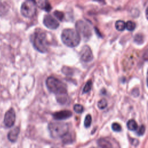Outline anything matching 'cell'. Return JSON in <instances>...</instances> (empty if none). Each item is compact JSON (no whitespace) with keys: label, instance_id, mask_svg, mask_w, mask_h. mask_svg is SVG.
I'll return each mask as SVG.
<instances>
[{"label":"cell","instance_id":"obj_1","mask_svg":"<svg viewBox=\"0 0 148 148\" xmlns=\"http://www.w3.org/2000/svg\"><path fill=\"white\" fill-rule=\"evenodd\" d=\"M34 47L38 51L45 53L49 50V42L46 34L41 30H36L30 37Z\"/></svg>","mask_w":148,"mask_h":148},{"label":"cell","instance_id":"obj_2","mask_svg":"<svg viewBox=\"0 0 148 148\" xmlns=\"http://www.w3.org/2000/svg\"><path fill=\"white\" fill-rule=\"evenodd\" d=\"M46 85L48 90L56 94V96L67 94L66 85L54 76H49L47 78Z\"/></svg>","mask_w":148,"mask_h":148},{"label":"cell","instance_id":"obj_3","mask_svg":"<svg viewBox=\"0 0 148 148\" xmlns=\"http://www.w3.org/2000/svg\"><path fill=\"white\" fill-rule=\"evenodd\" d=\"M61 38L63 43L69 47L77 46L81 39L76 31L72 28L64 29L62 31Z\"/></svg>","mask_w":148,"mask_h":148},{"label":"cell","instance_id":"obj_4","mask_svg":"<svg viewBox=\"0 0 148 148\" xmlns=\"http://www.w3.org/2000/svg\"><path fill=\"white\" fill-rule=\"evenodd\" d=\"M48 130L52 138H63L68 133L69 126L65 123L51 122L48 125Z\"/></svg>","mask_w":148,"mask_h":148},{"label":"cell","instance_id":"obj_5","mask_svg":"<svg viewBox=\"0 0 148 148\" xmlns=\"http://www.w3.org/2000/svg\"><path fill=\"white\" fill-rule=\"evenodd\" d=\"M76 31L84 40H88L92 36V29L90 25L86 21L79 20L76 21L75 24Z\"/></svg>","mask_w":148,"mask_h":148},{"label":"cell","instance_id":"obj_6","mask_svg":"<svg viewBox=\"0 0 148 148\" xmlns=\"http://www.w3.org/2000/svg\"><path fill=\"white\" fill-rule=\"evenodd\" d=\"M20 11L24 17L26 18L33 17L36 13L35 1L30 0L24 1L21 6Z\"/></svg>","mask_w":148,"mask_h":148},{"label":"cell","instance_id":"obj_7","mask_svg":"<svg viewBox=\"0 0 148 148\" xmlns=\"http://www.w3.org/2000/svg\"><path fill=\"white\" fill-rule=\"evenodd\" d=\"M43 23L45 27L51 29H56L60 25L58 21L50 14H46L44 16Z\"/></svg>","mask_w":148,"mask_h":148},{"label":"cell","instance_id":"obj_8","mask_svg":"<svg viewBox=\"0 0 148 148\" xmlns=\"http://www.w3.org/2000/svg\"><path fill=\"white\" fill-rule=\"evenodd\" d=\"M80 56L81 60L85 62H90L93 59V54L91 48L87 46H84L80 52Z\"/></svg>","mask_w":148,"mask_h":148},{"label":"cell","instance_id":"obj_9","mask_svg":"<svg viewBox=\"0 0 148 148\" xmlns=\"http://www.w3.org/2000/svg\"><path fill=\"white\" fill-rule=\"evenodd\" d=\"M16 120V113L13 108L9 109L5 113L4 117V124L7 127H12Z\"/></svg>","mask_w":148,"mask_h":148},{"label":"cell","instance_id":"obj_10","mask_svg":"<svg viewBox=\"0 0 148 148\" xmlns=\"http://www.w3.org/2000/svg\"><path fill=\"white\" fill-rule=\"evenodd\" d=\"M72 116V112L68 110H61L53 114V118L56 120H63L69 119Z\"/></svg>","mask_w":148,"mask_h":148},{"label":"cell","instance_id":"obj_11","mask_svg":"<svg viewBox=\"0 0 148 148\" xmlns=\"http://www.w3.org/2000/svg\"><path fill=\"white\" fill-rule=\"evenodd\" d=\"M20 133V128L18 127H16L10 131L8 134V139L12 142H15L17 138L18 134Z\"/></svg>","mask_w":148,"mask_h":148},{"label":"cell","instance_id":"obj_12","mask_svg":"<svg viewBox=\"0 0 148 148\" xmlns=\"http://www.w3.org/2000/svg\"><path fill=\"white\" fill-rule=\"evenodd\" d=\"M35 3L36 6H38L39 8L42 9V10H44L46 12H49L52 9L50 3L47 1H35Z\"/></svg>","mask_w":148,"mask_h":148},{"label":"cell","instance_id":"obj_13","mask_svg":"<svg viewBox=\"0 0 148 148\" xmlns=\"http://www.w3.org/2000/svg\"><path fill=\"white\" fill-rule=\"evenodd\" d=\"M97 144L101 148H112V143L105 138H100L97 140Z\"/></svg>","mask_w":148,"mask_h":148},{"label":"cell","instance_id":"obj_14","mask_svg":"<svg viewBox=\"0 0 148 148\" xmlns=\"http://www.w3.org/2000/svg\"><path fill=\"white\" fill-rule=\"evenodd\" d=\"M127 126L128 129L131 131H135L138 129V127L136 122L133 119H131L128 121L127 123Z\"/></svg>","mask_w":148,"mask_h":148},{"label":"cell","instance_id":"obj_15","mask_svg":"<svg viewBox=\"0 0 148 148\" xmlns=\"http://www.w3.org/2000/svg\"><path fill=\"white\" fill-rule=\"evenodd\" d=\"M115 28L119 31H123L125 29V23L123 20H117L115 23Z\"/></svg>","mask_w":148,"mask_h":148},{"label":"cell","instance_id":"obj_16","mask_svg":"<svg viewBox=\"0 0 148 148\" xmlns=\"http://www.w3.org/2000/svg\"><path fill=\"white\" fill-rule=\"evenodd\" d=\"M134 42L138 45H141L143 43L144 37L142 34H137L134 36Z\"/></svg>","mask_w":148,"mask_h":148},{"label":"cell","instance_id":"obj_17","mask_svg":"<svg viewBox=\"0 0 148 148\" xmlns=\"http://www.w3.org/2000/svg\"><path fill=\"white\" fill-rule=\"evenodd\" d=\"M136 28V24L132 21L129 20L125 23V28L130 31H133Z\"/></svg>","mask_w":148,"mask_h":148},{"label":"cell","instance_id":"obj_18","mask_svg":"<svg viewBox=\"0 0 148 148\" xmlns=\"http://www.w3.org/2000/svg\"><path fill=\"white\" fill-rule=\"evenodd\" d=\"M56 98H57V102L62 105L65 104L68 100V95L67 94H65V95H59V96H56Z\"/></svg>","mask_w":148,"mask_h":148},{"label":"cell","instance_id":"obj_19","mask_svg":"<svg viewBox=\"0 0 148 148\" xmlns=\"http://www.w3.org/2000/svg\"><path fill=\"white\" fill-rule=\"evenodd\" d=\"M107 105H108V102L104 98L101 99L97 103V106L98 108H99L100 109H103L106 108Z\"/></svg>","mask_w":148,"mask_h":148},{"label":"cell","instance_id":"obj_20","mask_svg":"<svg viewBox=\"0 0 148 148\" xmlns=\"http://www.w3.org/2000/svg\"><path fill=\"white\" fill-rule=\"evenodd\" d=\"M91 87H92V81L90 80L87 82L85 86H84L83 89V93L88 92L91 90Z\"/></svg>","mask_w":148,"mask_h":148},{"label":"cell","instance_id":"obj_21","mask_svg":"<svg viewBox=\"0 0 148 148\" xmlns=\"http://www.w3.org/2000/svg\"><path fill=\"white\" fill-rule=\"evenodd\" d=\"M92 121V118L90 114H87L84 121V125L86 128H88L90 127Z\"/></svg>","mask_w":148,"mask_h":148},{"label":"cell","instance_id":"obj_22","mask_svg":"<svg viewBox=\"0 0 148 148\" xmlns=\"http://www.w3.org/2000/svg\"><path fill=\"white\" fill-rule=\"evenodd\" d=\"M53 14L57 19H58L60 21H62L64 17V13L58 10H55L53 12Z\"/></svg>","mask_w":148,"mask_h":148},{"label":"cell","instance_id":"obj_23","mask_svg":"<svg viewBox=\"0 0 148 148\" xmlns=\"http://www.w3.org/2000/svg\"><path fill=\"white\" fill-rule=\"evenodd\" d=\"M83 106L80 104H75L73 106V110L77 113H81L83 112Z\"/></svg>","mask_w":148,"mask_h":148},{"label":"cell","instance_id":"obj_24","mask_svg":"<svg viewBox=\"0 0 148 148\" xmlns=\"http://www.w3.org/2000/svg\"><path fill=\"white\" fill-rule=\"evenodd\" d=\"M112 128L115 132H120L121 130V125L117 123H113L112 124Z\"/></svg>","mask_w":148,"mask_h":148},{"label":"cell","instance_id":"obj_25","mask_svg":"<svg viewBox=\"0 0 148 148\" xmlns=\"http://www.w3.org/2000/svg\"><path fill=\"white\" fill-rule=\"evenodd\" d=\"M145 130H146L145 126L144 125H141L139 127V128H138V131H137V132H136L137 135H139V136H142V135H143L145 134Z\"/></svg>","mask_w":148,"mask_h":148},{"label":"cell","instance_id":"obj_26","mask_svg":"<svg viewBox=\"0 0 148 148\" xmlns=\"http://www.w3.org/2000/svg\"><path fill=\"white\" fill-rule=\"evenodd\" d=\"M62 72L64 73H65V72H66L67 71L68 72V73H67V75H72V69H71V68H68V67H66V66H64L63 68H62Z\"/></svg>","mask_w":148,"mask_h":148},{"label":"cell","instance_id":"obj_27","mask_svg":"<svg viewBox=\"0 0 148 148\" xmlns=\"http://www.w3.org/2000/svg\"><path fill=\"white\" fill-rule=\"evenodd\" d=\"M132 94L134 97H138L139 95V91L138 88H134L132 91Z\"/></svg>","mask_w":148,"mask_h":148},{"label":"cell","instance_id":"obj_28","mask_svg":"<svg viewBox=\"0 0 148 148\" xmlns=\"http://www.w3.org/2000/svg\"><path fill=\"white\" fill-rule=\"evenodd\" d=\"M51 148H58V147H51Z\"/></svg>","mask_w":148,"mask_h":148},{"label":"cell","instance_id":"obj_29","mask_svg":"<svg viewBox=\"0 0 148 148\" xmlns=\"http://www.w3.org/2000/svg\"><path fill=\"white\" fill-rule=\"evenodd\" d=\"M93 148H94V147H93Z\"/></svg>","mask_w":148,"mask_h":148}]
</instances>
